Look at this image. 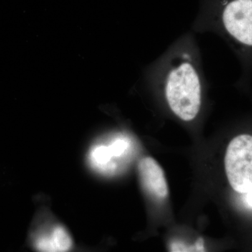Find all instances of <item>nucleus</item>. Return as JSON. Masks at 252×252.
Returning a JSON list of instances; mask_svg holds the SVG:
<instances>
[{"label": "nucleus", "instance_id": "39448f33", "mask_svg": "<svg viewBox=\"0 0 252 252\" xmlns=\"http://www.w3.org/2000/svg\"><path fill=\"white\" fill-rule=\"evenodd\" d=\"M139 174L142 185L154 198L165 199L168 195V187L161 167L154 158L146 157L139 162Z\"/></svg>", "mask_w": 252, "mask_h": 252}, {"label": "nucleus", "instance_id": "0eeeda50", "mask_svg": "<svg viewBox=\"0 0 252 252\" xmlns=\"http://www.w3.org/2000/svg\"><path fill=\"white\" fill-rule=\"evenodd\" d=\"M170 250L171 252H205L203 238H199L196 243L190 247L182 242H175L172 244Z\"/></svg>", "mask_w": 252, "mask_h": 252}, {"label": "nucleus", "instance_id": "7ed1b4c3", "mask_svg": "<svg viewBox=\"0 0 252 252\" xmlns=\"http://www.w3.org/2000/svg\"><path fill=\"white\" fill-rule=\"evenodd\" d=\"M225 169L232 188L239 193L252 189V136L240 135L227 147Z\"/></svg>", "mask_w": 252, "mask_h": 252}, {"label": "nucleus", "instance_id": "6e6552de", "mask_svg": "<svg viewBox=\"0 0 252 252\" xmlns=\"http://www.w3.org/2000/svg\"><path fill=\"white\" fill-rule=\"evenodd\" d=\"M247 194H248L247 195V202L250 206L252 207V189Z\"/></svg>", "mask_w": 252, "mask_h": 252}, {"label": "nucleus", "instance_id": "20e7f679", "mask_svg": "<svg viewBox=\"0 0 252 252\" xmlns=\"http://www.w3.org/2000/svg\"><path fill=\"white\" fill-rule=\"evenodd\" d=\"M130 147V141L123 136L116 137L108 144L99 142L94 144L89 152V164L94 171L111 175L117 167L114 159L126 155Z\"/></svg>", "mask_w": 252, "mask_h": 252}, {"label": "nucleus", "instance_id": "f257e3e1", "mask_svg": "<svg viewBox=\"0 0 252 252\" xmlns=\"http://www.w3.org/2000/svg\"><path fill=\"white\" fill-rule=\"evenodd\" d=\"M162 81L172 112L185 122L193 120L201 107L202 79L190 51L182 49L172 55L165 65Z\"/></svg>", "mask_w": 252, "mask_h": 252}, {"label": "nucleus", "instance_id": "423d86ee", "mask_svg": "<svg viewBox=\"0 0 252 252\" xmlns=\"http://www.w3.org/2000/svg\"><path fill=\"white\" fill-rule=\"evenodd\" d=\"M34 244L36 250L40 252H63L72 248V240L66 228L58 224L38 233Z\"/></svg>", "mask_w": 252, "mask_h": 252}, {"label": "nucleus", "instance_id": "f03ea898", "mask_svg": "<svg viewBox=\"0 0 252 252\" xmlns=\"http://www.w3.org/2000/svg\"><path fill=\"white\" fill-rule=\"evenodd\" d=\"M204 8L238 55L246 81L252 69V0H204Z\"/></svg>", "mask_w": 252, "mask_h": 252}]
</instances>
